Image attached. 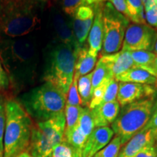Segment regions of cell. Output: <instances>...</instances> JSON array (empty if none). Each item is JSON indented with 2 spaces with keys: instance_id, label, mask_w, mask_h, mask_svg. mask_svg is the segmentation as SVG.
Segmentation results:
<instances>
[{
  "instance_id": "obj_1",
  "label": "cell",
  "mask_w": 157,
  "mask_h": 157,
  "mask_svg": "<svg viewBox=\"0 0 157 157\" xmlns=\"http://www.w3.org/2000/svg\"><path fill=\"white\" fill-rule=\"evenodd\" d=\"M0 60L10 83L22 87L34 80L38 64V50L34 42L23 38L0 40Z\"/></svg>"
},
{
  "instance_id": "obj_2",
  "label": "cell",
  "mask_w": 157,
  "mask_h": 157,
  "mask_svg": "<svg viewBox=\"0 0 157 157\" xmlns=\"http://www.w3.org/2000/svg\"><path fill=\"white\" fill-rule=\"evenodd\" d=\"M42 0H0V40L25 37L40 25Z\"/></svg>"
},
{
  "instance_id": "obj_3",
  "label": "cell",
  "mask_w": 157,
  "mask_h": 157,
  "mask_svg": "<svg viewBox=\"0 0 157 157\" xmlns=\"http://www.w3.org/2000/svg\"><path fill=\"white\" fill-rule=\"evenodd\" d=\"M67 95L50 82L22 94L18 103L36 122L45 121L63 112Z\"/></svg>"
},
{
  "instance_id": "obj_4",
  "label": "cell",
  "mask_w": 157,
  "mask_h": 157,
  "mask_svg": "<svg viewBox=\"0 0 157 157\" xmlns=\"http://www.w3.org/2000/svg\"><path fill=\"white\" fill-rule=\"evenodd\" d=\"M5 107L3 157H17L28 149L34 124L30 116L17 101L7 100Z\"/></svg>"
},
{
  "instance_id": "obj_5",
  "label": "cell",
  "mask_w": 157,
  "mask_h": 157,
  "mask_svg": "<svg viewBox=\"0 0 157 157\" xmlns=\"http://www.w3.org/2000/svg\"><path fill=\"white\" fill-rule=\"evenodd\" d=\"M76 55L67 45L52 44L45 55L42 81L52 84L67 95L74 80Z\"/></svg>"
},
{
  "instance_id": "obj_6",
  "label": "cell",
  "mask_w": 157,
  "mask_h": 157,
  "mask_svg": "<svg viewBox=\"0 0 157 157\" xmlns=\"http://www.w3.org/2000/svg\"><path fill=\"white\" fill-rule=\"evenodd\" d=\"M157 95L121 107L111 129L120 138L122 146L146 126L154 113Z\"/></svg>"
},
{
  "instance_id": "obj_7",
  "label": "cell",
  "mask_w": 157,
  "mask_h": 157,
  "mask_svg": "<svg viewBox=\"0 0 157 157\" xmlns=\"http://www.w3.org/2000/svg\"><path fill=\"white\" fill-rule=\"evenodd\" d=\"M66 117L63 112L42 122H36L31 129L27 151L34 157H52L55 148L64 138Z\"/></svg>"
},
{
  "instance_id": "obj_8",
  "label": "cell",
  "mask_w": 157,
  "mask_h": 157,
  "mask_svg": "<svg viewBox=\"0 0 157 157\" xmlns=\"http://www.w3.org/2000/svg\"><path fill=\"white\" fill-rule=\"evenodd\" d=\"M103 38L101 56L119 52L122 48L125 32L130 24L128 17L110 2H102Z\"/></svg>"
},
{
  "instance_id": "obj_9",
  "label": "cell",
  "mask_w": 157,
  "mask_h": 157,
  "mask_svg": "<svg viewBox=\"0 0 157 157\" xmlns=\"http://www.w3.org/2000/svg\"><path fill=\"white\" fill-rule=\"evenodd\" d=\"M157 41V30L146 23L129 24L125 32L123 50L154 51Z\"/></svg>"
},
{
  "instance_id": "obj_10",
  "label": "cell",
  "mask_w": 157,
  "mask_h": 157,
  "mask_svg": "<svg viewBox=\"0 0 157 157\" xmlns=\"http://www.w3.org/2000/svg\"><path fill=\"white\" fill-rule=\"evenodd\" d=\"M71 26L76 42L80 48L84 47L88 38L95 17L93 5H82L71 17Z\"/></svg>"
},
{
  "instance_id": "obj_11",
  "label": "cell",
  "mask_w": 157,
  "mask_h": 157,
  "mask_svg": "<svg viewBox=\"0 0 157 157\" xmlns=\"http://www.w3.org/2000/svg\"><path fill=\"white\" fill-rule=\"evenodd\" d=\"M156 95L157 90L154 85L119 82L117 101L120 106L123 107L135 101Z\"/></svg>"
},
{
  "instance_id": "obj_12",
  "label": "cell",
  "mask_w": 157,
  "mask_h": 157,
  "mask_svg": "<svg viewBox=\"0 0 157 157\" xmlns=\"http://www.w3.org/2000/svg\"><path fill=\"white\" fill-rule=\"evenodd\" d=\"M51 17L53 26L52 28L54 29L56 39H58V42L70 47L77 53L81 48L78 46L74 36L71 21H68L61 13L56 10L52 11Z\"/></svg>"
},
{
  "instance_id": "obj_13",
  "label": "cell",
  "mask_w": 157,
  "mask_h": 157,
  "mask_svg": "<svg viewBox=\"0 0 157 157\" xmlns=\"http://www.w3.org/2000/svg\"><path fill=\"white\" fill-rule=\"evenodd\" d=\"M113 135V129L109 127H95L84 143L82 157H93L111 140Z\"/></svg>"
},
{
  "instance_id": "obj_14",
  "label": "cell",
  "mask_w": 157,
  "mask_h": 157,
  "mask_svg": "<svg viewBox=\"0 0 157 157\" xmlns=\"http://www.w3.org/2000/svg\"><path fill=\"white\" fill-rule=\"evenodd\" d=\"M156 143V132L154 129L145 127L124 145L118 157H132L151 144Z\"/></svg>"
},
{
  "instance_id": "obj_15",
  "label": "cell",
  "mask_w": 157,
  "mask_h": 157,
  "mask_svg": "<svg viewBox=\"0 0 157 157\" xmlns=\"http://www.w3.org/2000/svg\"><path fill=\"white\" fill-rule=\"evenodd\" d=\"M100 59L107 67L111 78L117 77L135 66L131 52L128 50H121L115 53L101 56Z\"/></svg>"
},
{
  "instance_id": "obj_16",
  "label": "cell",
  "mask_w": 157,
  "mask_h": 157,
  "mask_svg": "<svg viewBox=\"0 0 157 157\" xmlns=\"http://www.w3.org/2000/svg\"><path fill=\"white\" fill-rule=\"evenodd\" d=\"M95 17L87 38L88 51L94 57L101 52L103 38V21L102 13V2L94 5Z\"/></svg>"
},
{
  "instance_id": "obj_17",
  "label": "cell",
  "mask_w": 157,
  "mask_h": 157,
  "mask_svg": "<svg viewBox=\"0 0 157 157\" xmlns=\"http://www.w3.org/2000/svg\"><path fill=\"white\" fill-rule=\"evenodd\" d=\"M120 105L116 101L102 103L91 109L95 127H109L112 124L120 111Z\"/></svg>"
},
{
  "instance_id": "obj_18",
  "label": "cell",
  "mask_w": 157,
  "mask_h": 157,
  "mask_svg": "<svg viewBox=\"0 0 157 157\" xmlns=\"http://www.w3.org/2000/svg\"><path fill=\"white\" fill-rule=\"evenodd\" d=\"M119 82H129L156 86L157 78L143 68L133 66L114 78Z\"/></svg>"
},
{
  "instance_id": "obj_19",
  "label": "cell",
  "mask_w": 157,
  "mask_h": 157,
  "mask_svg": "<svg viewBox=\"0 0 157 157\" xmlns=\"http://www.w3.org/2000/svg\"><path fill=\"white\" fill-rule=\"evenodd\" d=\"M97 63V57H94L89 53L88 46L84 45L80 48L76 55L74 79L78 80L81 76L91 73Z\"/></svg>"
},
{
  "instance_id": "obj_20",
  "label": "cell",
  "mask_w": 157,
  "mask_h": 157,
  "mask_svg": "<svg viewBox=\"0 0 157 157\" xmlns=\"http://www.w3.org/2000/svg\"><path fill=\"white\" fill-rule=\"evenodd\" d=\"M87 137L78 126L69 131H65L63 140L70 147L73 157H82V151Z\"/></svg>"
},
{
  "instance_id": "obj_21",
  "label": "cell",
  "mask_w": 157,
  "mask_h": 157,
  "mask_svg": "<svg viewBox=\"0 0 157 157\" xmlns=\"http://www.w3.org/2000/svg\"><path fill=\"white\" fill-rule=\"evenodd\" d=\"M92 76L93 71L79 77L77 81L78 92L81 98L82 107H88L91 101L93 95Z\"/></svg>"
},
{
  "instance_id": "obj_22",
  "label": "cell",
  "mask_w": 157,
  "mask_h": 157,
  "mask_svg": "<svg viewBox=\"0 0 157 157\" xmlns=\"http://www.w3.org/2000/svg\"><path fill=\"white\" fill-rule=\"evenodd\" d=\"M126 4L129 21L137 24L146 23L142 0H126Z\"/></svg>"
},
{
  "instance_id": "obj_23",
  "label": "cell",
  "mask_w": 157,
  "mask_h": 157,
  "mask_svg": "<svg viewBox=\"0 0 157 157\" xmlns=\"http://www.w3.org/2000/svg\"><path fill=\"white\" fill-rule=\"evenodd\" d=\"M77 124L87 137L89 136L95 128L93 113L89 107H82Z\"/></svg>"
},
{
  "instance_id": "obj_24",
  "label": "cell",
  "mask_w": 157,
  "mask_h": 157,
  "mask_svg": "<svg viewBox=\"0 0 157 157\" xmlns=\"http://www.w3.org/2000/svg\"><path fill=\"white\" fill-rule=\"evenodd\" d=\"M82 109V105H70L66 104L64 109L65 117H66L65 131H69L77 125Z\"/></svg>"
},
{
  "instance_id": "obj_25",
  "label": "cell",
  "mask_w": 157,
  "mask_h": 157,
  "mask_svg": "<svg viewBox=\"0 0 157 157\" xmlns=\"http://www.w3.org/2000/svg\"><path fill=\"white\" fill-rule=\"evenodd\" d=\"M131 56L134 61L135 66L143 69L154 62L157 55L149 51H133L131 52Z\"/></svg>"
},
{
  "instance_id": "obj_26",
  "label": "cell",
  "mask_w": 157,
  "mask_h": 157,
  "mask_svg": "<svg viewBox=\"0 0 157 157\" xmlns=\"http://www.w3.org/2000/svg\"><path fill=\"white\" fill-rule=\"evenodd\" d=\"M122 146L121 140L118 136H115L108 144L99 151L93 157H118Z\"/></svg>"
},
{
  "instance_id": "obj_27",
  "label": "cell",
  "mask_w": 157,
  "mask_h": 157,
  "mask_svg": "<svg viewBox=\"0 0 157 157\" xmlns=\"http://www.w3.org/2000/svg\"><path fill=\"white\" fill-rule=\"evenodd\" d=\"M110 78H111V76H110L107 67L101 59H99L95 65V69L93 71V76H92L93 90L99 86L103 81Z\"/></svg>"
},
{
  "instance_id": "obj_28",
  "label": "cell",
  "mask_w": 157,
  "mask_h": 157,
  "mask_svg": "<svg viewBox=\"0 0 157 157\" xmlns=\"http://www.w3.org/2000/svg\"><path fill=\"white\" fill-rule=\"evenodd\" d=\"M111 78H110L105 79L99 86H98L97 87H95L93 90L91 101H90L89 106H88L90 109H93L94 108L97 107L98 105H99L100 104H101L102 101H103L104 95H105V91H106L107 87L109 86V84Z\"/></svg>"
},
{
  "instance_id": "obj_29",
  "label": "cell",
  "mask_w": 157,
  "mask_h": 157,
  "mask_svg": "<svg viewBox=\"0 0 157 157\" xmlns=\"http://www.w3.org/2000/svg\"><path fill=\"white\" fill-rule=\"evenodd\" d=\"M6 101L0 93V157L4 156V135L6 125Z\"/></svg>"
},
{
  "instance_id": "obj_30",
  "label": "cell",
  "mask_w": 157,
  "mask_h": 157,
  "mask_svg": "<svg viewBox=\"0 0 157 157\" xmlns=\"http://www.w3.org/2000/svg\"><path fill=\"white\" fill-rule=\"evenodd\" d=\"M57 2L66 15L71 17L76 10L83 4L84 0H57Z\"/></svg>"
},
{
  "instance_id": "obj_31",
  "label": "cell",
  "mask_w": 157,
  "mask_h": 157,
  "mask_svg": "<svg viewBox=\"0 0 157 157\" xmlns=\"http://www.w3.org/2000/svg\"><path fill=\"white\" fill-rule=\"evenodd\" d=\"M77 81L78 80H73L70 89L68 90L67 95V99H66V104L70 105H82V101L80 98L79 94L78 92L77 87Z\"/></svg>"
},
{
  "instance_id": "obj_32",
  "label": "cell",
  "mask_w": 157,
  "mask_h": 157,
  "mask_svg": "<svg viewBox=\"0 0 157 157\" xmlns=\"http://www.w3.org/2000/svg\"><path fill=\"white\" fill-rule=\"evenodd\" d=\"M119 82H117L114 78H111L109 84V86L107 87L106 91H105V95H104L101 104L117 100L118 90H119Z\"/></svg>"
},
{
  "instance_id": "obj_33",
  "label": "cell",
  "mask_w": 157,
  "mask_h": 157,
  "mask_svg": "<svg viewBox=\"0 0 157 157\" xmlns=\"http://www.w3.org/2000/svg\"><path fill=\"white\" fill-rule=\"evenodd\" d=\"M145 19L148 25L157 30V3L145 10Z\"/></svg>"
},
{
  "instance_id": "obj_34",
  "label": "cell",
  "mask_w": 157,
  "mask_h": 157,
  "mask_svg": "<svg viewBox=\"0 0 157 157\" xmlns=\"http://www.w3.org/2000/svg\"><path fill=\"white\" fill-rule=\"evenodd\" d=\"M52 157H73L70 147L63 140L55 148Z\"/></svg>"
},
{
  "instance_id": "obj_35",
  "label": "cell",
  "mask_w": 157,
  "mask_h": 157,
  "mask_svg": "<svg viewBox=\"0 0 157 157\" xmlns=\"http://www.w3.org/2000/svg\"><path fill=\"white\" fill-rule=\"evenodd\" d=\"M98 1H99V3L110 2L115 7L117 10L128 17V12H127L126 0H98Z\"/></svg>"
},
{
  "instance_id": "obj_36",
  "label": "cell",
  "mask_w": 157,
  "mask_h": 157,
  "mask_svg": "<svg viewBox=\"0 0 157 157\" xmlns=\"http://www.w3.org/2000/svg\"><path fill=\"white\" fill-rule=\"evenodd\" d=\"M132 157H157V150L155 144L145 147Z\"/></svg>"
},
{
  "instance_id": "obj_37",
  "label": "cell",
  "mask_w": 157,
  "mask_h": 157,
  "mask_svg": "<svg viewBox=\"0 0 157 157\" xmlns=\"http://www.w3.org/2000/svg\"><path fill=\"white\" fill-rule=\"evenodd\" d=\"M10 85V83L9 77L0 60V90H7Z\"/></svg>"
},
{
  "instance_id": "obj_38",
  "label": "cell",
  "mask_w": 157,
  "mask_h": 157,
  "mask_svg": "<svg viewBox=\"0 0 157 157\" xmlns=\"http://www.w3.org/2000/svg\"><path fill=\"white\" fill-rule=\"evenodd\" d=\"M146 127L154 129L155 132H156V142H157V101L154 113H153L151 118V119L149 120L148 123L147 124Z\"/></svg>"
},
{
  "instance_id": "obj_39",
  "label": "cell",
  "mask_w": 157,
  "mask_h": 157,
  "mask_svg": "<svg viewBox=\"0 0 157 157\" xmlns=\"http://www.w3.org/2000/svg\"><path fill=\"white\" fill-rule=\"evenodd\" d=\"M143 69L149 72L151 75L154 76L155 77L157 78V56L156 57V58L154 59V62H153L150 66H147L146 68H143Z\"/></svg>"
},
{
  "instance_id": "obj_40",
  "label": "cell",
  "mask_w": 157,
  "mask_h": 157,
  "mask_svg": "<svg viewBox=\"0 0 157 157\" xmlns=\"http://www.w3.org/2000/svg\"><path fill=\"white\" fill-rule=\"evenodd\" d=\"M142 2L144 7V11L151 7L152 5L157 3V0H142Z\"/></svg>"
},
{
  "instance_id": "obj_41",
  "label": "cell",
  "mask_w": 157,
  "mask_h": 157,
  "mask_svg": "<svg viewBox=\"0 0 157 157\" xmlns=\"http://www.w3.org/2000/svg\"><path fill=\"white\" fill-rule=\"evenodd\" d=\"M17 157H34V156H32L31 154H29L28 152L25 151V152L21 153V154H19Z\"/></svg>"
},
{
  "instance_id": "obj_42",
  "label": "cell",
  "mask_w": 157,
  "mask_h": 157,
  "mask_svg": "<svg viewBox=\"0 0 157 157\" xmlns=\"http://www.w3.org/2000/svg\"><path fill=\"white\" fill-rule=\"evenodd\" d=\"M154 52L155 54L157 55V41H156V44H155V48H154Z\"/></svg>"
},
{
  "instance_id": "obj_43",
  "label": "cell",
  "mask_w": 157,
  "mask_h": 157,
  "mask_svg": "<svg viewBox=\"0 0 157 157\" xmlns=\"http://www.w3.org/2000/svg\"><path fill=\"white\" fill-rule=\"evenodd\" d=\"M155 146H156V150H157V142H156V143H155Z\"/></svg>"
},
{
  "instance_id": "obj_44",
  "label": "cell",
  "mask_w": 157,
  "mask_h": 157,
  "mask_svg": "<svg viewBox=\"0 0 157 157\" xmlns=\"http://www.w3.org/2000/svg\"><path fill=\"white\" fill-rule=\"evenodd\" d=\"M156 86L157 87V81H156Z\"/></svg>"
}]
</instances>
